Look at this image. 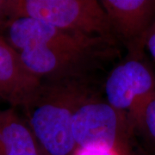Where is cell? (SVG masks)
<instances>
[{
  "instance_id": "obj_8",
  "label": "cell",
  "mask_w": 155,
  "mask_h": 155,
  "mask_svg": "<svg viewBox=\"0 0 155 155\" xmlns=\"http://www.w3.org/2000/svg\"><path fill=\"white\" fill-rule=\"evenodd\" d=\"M17 52L25 67L39 78L73 74L89 59L41 47L26 48Z\"/></svg>"
},
{
  "instance_id": "obj_10",
  "label": "cell",
  "mask_w": 155,
  "mask_h": 155,
  "mask_svg": "<svg viewBox=\"0 0 155 155\" xmlns=\"http://www.w3.org/2000/svg\"><path fill=\"white\" fill-rule=\"evenodd\" d=\"M134 121L142 125L150 137L155 141V93L141 106Z\"/></svg>"
},
{
  "instance_id": "obj_12",
  "label": "cell",
  "mask_w": 155,
  "mask_h": 155,
  "mask_svg": "<svg viewBox=\"0 0 155 155\" xmlns=\"http://www.w3.org/2000/svg\"><path fill=\"white\" fill-rule=\"evenodd\" d=\"M76 155H116V153L105 147H84L78 148Z\"/></svg>"
},
{
  "instance_id": "obj_9",
  "label": "cell",
  "mask_w": 155,
  "mask_h": 155,
  "mask_svg": "<svg viewBox=\"0 0 155 155\" xmlns=\"http://www.w3.org/2000/svg\"><path fill=\"white\" fill-rule=\"evenodd\" d=\"M35 141L14 111H0V155H38Z\"/></svg>"
},
{
  "instance_id": "obj_2",
  "label": "cell",
  "mask_w": 155,
  "mask_h": 155,
  "mask_svg": "<svg viewBox=\"0 0 155 155\" xmlns=\"http://www.w3.org/2000/svg\"><path fill=\"white\" fill-rule=\"evenodd\" d=\"M8 42L20 50L41 47L76 55L90 57L100 52V47L109 41L89 37L54 27L31 17H17L7 22Z\"/></svg>"
},
{
  "instance_id": "obj_11",
  "label": "cell",
  "mask_w": 155,
  "mask_h": 155,
  "mask_svg": "<svg viewBox=\"0 0 155 155\" xmlns=\"http://www.w3.org/2000/svg\"><path fill=\"white\" fill-rule=\"evenodd\" d=\"M142 45H146L151 56L155 60V21L146 34Z\"/></svg>"
},
{
  "instance_id": "obj_1",
  "label": "cell",
  "mask_w": 155,
  "mask_h": 155,
  "mask_svg": "<svg viewBox=\"0 0 155 155\" xmlns=\"http://www.w3.org/2000/svg\"><path fill=\"white\" fill-rule=\"evenodd\" d=\"M10 20L31 17L54 27L111 41L113 31L104 9L95 0H8Z\"/></svg>"
},
{
  "instance_id": "obj_7",
  "label": "cell",
  "mask_w": 155,
  "mask_h": 155,
  "mask_svg": "<svg viewBox=\"0 0 155 155\" xmlns=\"http://www.w3.org/2000/svg\"><path fill=\"white\" fill-rule=\"evenodd\" d=\"M41 92L40 78L30 72L17 50L0 37V97L27 106Z\"/></svg>"
},
{
  "instance_id": "obj_4",
  "label": "cell",
  "mask_w": 155,
  "mask_h": 155,
  "mask_svg": "<svg viewBox=\"0 0 155 155\" xmlns=\"http://www.w3.org/2000/svg\"><path fill=\"white\" fill-rule=\"evenodd\" d=\"M108 104L119 111H130L134 119L145 102L154 92V79L148 67L139 60L116 67L105 83Z\"/></svg>"
},
{
  "instance_id": "obj_13",
  "label": "cell",
  "mask_w": 155,
  "mask_h": 155,
  "mask_svg": "<svg viewBox=\"0 0 155 155\" xmlns=\"http://www.w3.org/2000/svg\"><path fill=\"white\" fill-rule=\"evenodd\" d=\"M5 17H9L8 15V0H0V23ZM10 20V18H9Z\"/></svg>"
},
{
  "instance_id": "obj_3",
  "label": "cell",
  "mask_w": 155,
  "mask_h": 155,
  "mask_svg": "<svg viewBox=\"0 0 155 155\" xmlns=\"http://www.w3.org/2000/svg\"><path fill=\"white\" fill-rule=\"evenodd\" d=\"M30 130L49 155H72L76 147L72 136L73 111L69 104L59 101L36 103L25 106Z\"/></svg>"
},
{
  "instance_id": "obj_5",
  "label": "cell",
  "mask_w": 155,
  "mask_h": 155,
  "mask_svg": "<svg viewBox=\"0 0 155 155\" xmlns=\"http://www.w3.org/2000/svg\"><path fill=\"white\" fill-rule=\"evenodd\" d=\"M72 136L76 147L114 150L118 134V112L108 103L89 102L73 111Z\"/></svg>"
},
{
  "instance_id": "obj_6",
  "label": "cell",
  "mask_w": 155,
  "mask_h": 155,
  "mask_svg": "<svg viewBox=\"0 0 155 155\" xmlns=\"http://www.w3.org/2000/svg\"><path fill=\"white\" fill-rule=\"evenodd\" d=\"M113 34L134 48L143 43L145 35L155 21L154 0H102Z\"/></svg>"
}]
</instances>
